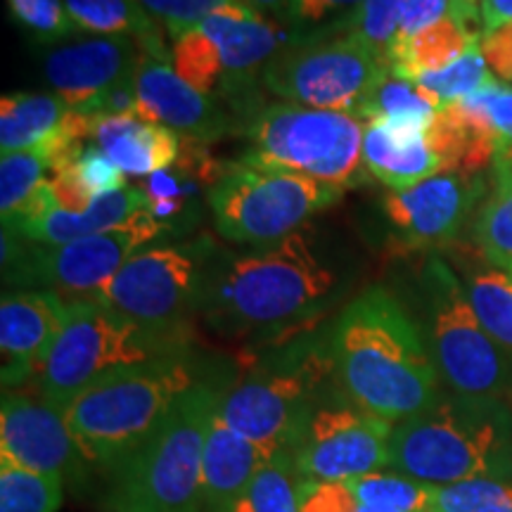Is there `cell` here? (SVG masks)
<instances>
[{
  "instance_id": "obj_1",
  "label": "cell",
  "mask_w": 512,
  "mask_h": 512,
  "mask_svg": "<svg viewBox=\"0 0 512 512\" xmlns=\"http://www.w3.org/2000/svg\"><path fill=\"white\" fill-rule=\"evenodd\" d=\"M339 275L313 230L249 254L221 252L204 280L200 316L226 337H283L318 325L335 302Z\"/></svg>"
},
{
  "instance_id": "obj_2",
  "label": "cell",
  "mask_w": 512,
  "mask_h": 512,
  "mask_svg": "<svg viewBox=\"0 0 512 512\" xmlns=\"http://www.w3.org/2000/svg\"><path fill=\"white\" fill-rule=\"evenodd\" d=\"M335 377L356 406L403 422L441 399V380L418 323L392 292L368 287L330 328Z\"/></svg>"
},
{
  "instance_id": "obj_3",
  "label": "cell",
  "mask_w": 512,
  "mask_h": 512,
  "mask_svg": "<svg viewBox=\"0 0 512 512\" xmlns=\"http://www.w3.org/2000/svg\"><path fill=\"white\" fill-rule=\"evenodd\" d=\"M330 328L313 325L254 356L221 389L219 418L271 456L292 453L313 403L337 380Z\"/></svg>"
},
{
  "instance_id": "obj_4",
  "label": "cell",
  "mask_w": 512,
  "mask_h": 512,
  "mask_svg": "<svg viewBox=\"0 0 512 512\" xmlns=\"http://www.w3.org/2000/svg\"><path fill=\"white\" fill-rule=\"evenodd\" d=\"M204 377L190 351H183L112 370L83 389L62 413L93 475L105 479L131 458Z\"/></svg>"
},
{
  "instance_id": "obj_5",
  "label": "cell",
  "mask_w": 512,
  "mask_h": 512,
  "mask_svg": "<svg viewBox=\"0 0 512 512\" xmlns=\"http://www.w3.org/2000/svg\"><path fill=\"white\" fill-rule=\"evenodd\" d=\"M389 470L434 486L465 479H512L508 401L441 394L432 408L396 422Z\"/></svg>"
},
{
  "instance_id": "obj_6",
  "label": "cell",
  "mask_w": 512,
  "mask_h": 512,
  "mask_svg": "<svg viewBox=\"0 0 512 512\" xmlns=\"http://www.w3.org/2000/svg\"><path fill=\"white\" fill-rule=\"evenodd\" d=\"M219 382L190 387L162 427L102 479L100 512H200L202 458L221 399Z\"/></svg>"
},
{
  "instance_id": "obj_7",
  "label": "cell",
  "mask_w": 512,
  "mask_h": 512,
  "mask_svg": "<svg viewBox=\"0 0 512 512\" xmlns=\"http://www.w3.org/2000/svg\"><path fill=\"white\" fill-rule=\"evenodd\" d=\"M418 323L441 384L453 394L512 396V354L479 323L451 266L430 259L418 275Z\"/></svg>"
},
{
  "instance_id": "obj_8",
  "label": "cell",
  "mask_w": 512,
  "mask_h": 512,
  "mask_svg": "<svg viewBox=\"0 0 512 512\" xmlns=\"http://www.w3.org/2000/svg\"><path fill=\"white\" fill-rule=\"evenodd\" d=\"M363 131L356 114L268 105L247 124L249 150L240 162L347 190L366 181Z\"/></svg>"
},
{
  "instance_id": "obj_9",
  "label": "cell",
  "mask_w": 512,
  "mask_h": 512,
  "mask_svg": "<svg viewBox=\"0 0 512 512\" xmlns=\"http://www.w3.org/2000/svg\"><path fill=\"white\" fill-rule=\"evenodd\" d=\"M183 351H190L188 344L155 335L98 302H72L67 323L36 377L38 396L64 411L112 370Z\"/></svg>"
},
{
  "instance_id": "obj_10",
  "label": "cell",
  "mask_w": 512,
  "mask_h": 512,
  "mask_svg": "<svg viewBox=\"0 0 512 512\" xmlns=\"http://www.w3.org/2000/svg\"><path fill=\"white\" fill-rule=\"evenodd\" d=\"M150 209H140L121 226L67 242L24 247L17 235L3 230V275L12 285L50 290L64 302H98L107 285L140 247L166 233Z\"/></svg>"
},
{
  "instance_id": "obj_11",
  "label": "cell",
  "mask_w": 512,
  "mask_h": 512,
  "mask_svg": "<svg viewBox=\"0 0 512 512\" xmlns=\"http://www.w3.org/2000/svg\"><path fill=\"white\" fill-rule=\"evenodd\" d=\"M219 247L207 238L138 252L114 275L98 304L174 342L190 344L207 271Z\"/></svg>"
},
{
  "instance_id": "obj_12",
  "label": "cell",
  "mask_w": 512,
  "mask_h": 512,
  "mask_svg": "<svg viewBox=\"0 0 512 512\" xmlns=\"http://www.w3.org/2000/svg\"><path fill=\"white\" fill-rule=\"evenodd\" d=\"M342 190L290 174L238 162L209 188L216 230L235 245L271 247L306 228L311 216L328 209Z\"/></svg>"
},
{
  "instance_id": "obj_13",
  "label": "cell",
  "mask_w": 512,
  "mask_h": 512,
  "mask_svg": "<svg viewBox=\"0 0 512 512\" xmlns=\"http://www.w3.org/2000/svg\"><path fill=\"white\" fill-rule=\"evenodd\" d=\"M392 74L354 34L294 43L264 69V86L278 98L313 110L358 114Z\"/></svg>"
},
{
  "instance_id": "obj_14",
  "label": "cell",
  "mask_w": 512,
  "mask_h": 512,
  "mask_svg": "<svg viewBox=\"0 0 512 512\" xmlns=\"http://www.w3.org/2000/svg\"><path fill=\"white\" fill-rule=\"evenodd\" d=\"M392 432V422L356 406L335 380L313 403L299 432L294 465L313 482H351L389 470Z\"/></svg>"
},
{
  "instance_id": "obj_15",
  "label": "cell",
  "mask_w": 512,
  "mask_h": 512,
  "mask_svg": "<svg viewBox=\"0 0 512 512\" xmlns=\"http://www.w3.org/2000/svg\"><path fill=\"white\" fill-rule=\"evenodd\" d=\"M143 50L131 36H95L50 50L43 74L72 112L136 114V72Z\"/></svg>"
},
{
  "instance_id": "obj_16",
  "label": "cell",
  "mask_w": 512,
  "mask_h": 512,
  "mask_svg": "<svg viewBox=\"0 0 512 512\" xmlns=\"http://www.w3.org/2000/svg\"><path fill=\"white\" fill-rule=\"evenodd\" d=\"M0 460L24 470L60 477L67 486L95 477L69 430L64 413L41 396L3 392L0 403Z\"/></svg>"
},
{
  "instance_id": "obj_17",
  "label": "cell",
  "mask_w": 512,
  "mask_h": 512,
  "mask_svg": "<svg viewBox=\"0 0 512 512\" xmlns=\"http://www.w3.org/2000/svg\"><path fill=\"white\" fill-rule=\"evenodd\" d=\"M482 195L484 176L444 171L408 190L389 192L382 209L394 240L406 249H430L456 240Z\"/></svg>"
},
{
  "instance_id": "obj_18",
  "label": "cell",
  "mask_w": 512,
  "mask_h": 512,
  "mask_svg": "<svg viewBox=\"0 0 512 512\" xmlns=\"http://www.w3.org/2000/svg\"><path fill=\"white\" fill-rule=\"evenodd\" d=\"M69 316V302L50 290L5 294L0 302L3 392L36 380Z\"/></svg>"
},
{
  "instance_id": "obj_19",
  "label": "cell",
  "mask_w": 512,
  "mask_h": 512,
  "mask_svg": "<svg viewBox=\"0 0 512 512\" xmlns=\"http://www.w3.org/2000/svg\"><path fill=\"white\" fill-rule=\"evenodd\" d=\"M136 117L166 126L197 143L216 140L233 128V121L211 95L185 83L169 62L145 57L136 72Z\"/></svg>"
},
{
  "instance_id": "obj_20",
  "label": "cell",
  "mask_w": 512,
  "mask_h": 512,
  "mask_svg": "<svg viewBox=\"0 0 512 512\" xmlns=\"http://www.w3.org/2000/svg\"><path fill=\"white\" fill-rule=\"evenodd\" d=\"M197 29L219 48L230 95L238 93L240 83L252 81L261 67L266 69L273 57L283 53V36L275 24L242 3L214 10Z\"/></svg>"
},
{
  "instance_id": "obj_21",
  "label": "cell",
  "mask_w": 512,
  "mask_h": 512,
  "mask_svg": "<svg viewBox=\"0 0 512 512\" xmlns=\"http://www.w3.org/2000/svg\"><path fill=\"white\" fill-rule=\"evenodd\" d=\"M268 458L271 453L230 430L216 413L204 444L200 512L226 510L247 489Z\"/></svg>"
},
{
  "instance_id": "obj_22",
  "label": "cell",
  "mask_w": 512,
  "mask_h": 512,
  "mask_svg": "<svg viewBox=\"0 0 512 512\" xmlns=\"http://www.w3.org/2000/svg\"><path fill=\"white\" fill-rule=\"evenodd\" d=\"M93 145L126 176H150L169 169L181 157L176 131L150 124L136 114H105L95 121Z\"/></svg>"
},
{
  "instance_id": "obj_23",
  "label": "cell",
  "mask_w": 512,
  "mask_h": 512,
  "mask_svg": "<svg viewBox=\"0 0 512 512\" xmlns=\"http://www.w3.org/2000/svg\"><path fill=\"white\" fill-rule=\"evenodd\" d=\"M140 209H147L145 190L126 185L121 190L105 192V195L95 197L91 207L86 211H79V214L76 211H64L55 204L46 214L24 223L12 235L46 247L67 245V242L91 238V235L117 228L131 219L133 214H138Z\"/></svg>"
},
{
  "instance_id": "obj_24",
  "label": "cell",
  "mask_w": 512,
  "mask_h": 512,
  "mask_svg": "<svg viewBox=\"0 0 512 512\" xmlns=\"http://www.w3.org/2000/svg\"><path fill=\"white\" fill-rule=\"evenodd\" d=\"M363 131V164L392 192L413 188L441 174V159L430 136L399 138L380 121H366Z\"/></svg>"
},
{
  "instance_id": "obj_25",
  "label": "cell",
  "mask_w": 512,
  "mask_h": 512,
  "mask_svg": "<svg viewBox=\"0 0 512 512\" xmlns=\"http://www.w3.org/2000/svg\"><path fill=\"white\" fill-rule=\"evenodd\" d=\"M76 31L95 36H131L145 57L169 62L162 27L140 8L136 0H62Z\"/></svg>"
},
{
  "instance_id": "obj_26",
  "label": "cell",
  "mask_w": 512,
  "mask_h": 512,
  "mask_svg": "<svg viewBox=\"0 0 512 512\" xmlns=\"http://www.w3.org/2000/svg\"><path fill=\"white\" fill-rule=\"evenodd\" d=\"M439 107V100L422 91L415 81L389 74L370 93L366 105L358 110L356 117L363 124L373 119L380 121L387 131H392L399 138H422L430 136Z\"/></svg>"
},
{
  "instance_id": "obj_27",
  "label": "cell",
  "mask_w": 512,
  "mask_h": 512,
  "mask_svg": "<svg viewBox=\"0 0 512 512\" xmlns=\"http://www.w3.org/2000/svg\"><path fill=\"white\" fill-rule=\"evenodd\" d=\"M69 107L60 95L10 93L0 102V150L24 152L48 145L62 131Z\"/></svg>"
},
{
  "instance_id": "obj_28",
  "label": "cell",
  "mask_w": 512,
  "mask_h": 512,
  "mask_svg": "<svg viewBox=\"0 0 512 512\" xmlns=\"http://www.w3.org/2000/svg\"><path fill=\"white\" fill-rule=\"evenodd\" d=\"M479 38L482 34H475L453 17H446L422 34L396 43L389 55V69H392V76L415 81L422 74L439 72L456 62Z\"/></svg>"
},
{
  "instance_id": "obj_29",
  "label": "cell",
  "mask_w": 512,
  "mask_h": 512,
  "mask_svg": "<svg viewBox=\"0 0 512 512\" xmlns=\"http://www.w3.org/2000/svg\"><path fill=\"white\" fill-rule=\"evenodd\" d=\"M302 482L292 453H275L223 512H299Z\"/></svg>"
},
{
  "instance_id": "obj_30",
  "label": "cell",
  "mask_w": 512,
  "mask_h": 512,
  "mask_svg": "<svg viewBox=\"0 0 512 512\" xmlns=\"http://www.w3.org/2000/svg\"><path fill=\"white\" fill-rule=\"evenodd\" d=\"M50 150L46 145L24 152H8L0 159V211L3 228L15 226L19 216L29 209L34 197L48 183Z\"/></svg>"
},
{
  "instance_id": "obj_31",
  "label": "cell",
  "mask_w": 512,
  "mask_h": 512,
  "mask_svg": "<svg viewBox=\"0 0 512 512\" xmlns=\"http://www.w3.org/2000/svg\"><path fill=\"white\" fill-rule=\"evenodd\" d=\"M363 508L373 512H432L437 486L401 475L396 470H380L373 475L344 482Z\"/></svg>"
},
{
  "instance_id": "obj_32",
  "label": "cell",
  "mask_w": 512,
  "mask_h": 512,
  "mask_svg": "<svg viewBox=\"0 0 512 512\" xmlns=\"http://www.w3.org/2000/svg\"><path fill=\"white\" fill-rule=\"evenodd\" d=\"M465 292L484 330L512 354V273L477 268L467 275Z\"/></svg>"
},
{
  "instance_id": "obj_33",
  "label": "cell",
  "mask_w": 512,
  "mask_h": 512,
  "mask_svg": "<svg viewBox=\"0 0 512 512\" xmlns=\"http://www.w3.org/2000/svg\"><path fill=\"white\" fill-rule=\"evenodd\" d=\"M67 484L55 475L0 460V512H57Z\"/></svg>"
},
{
  "instance_id": "obj_34",
  "label": "cell",
  "mask_w": 512,
  "mask_h": 512,
  "mask_svg": "<svg viewBox=\"0 0 512 512\" xmlns=\"http://www.w3.org/2000/svg\"><path fill=\"white\" fill-rule=\"evenodd\" d=\"M475 240L491 266L512 273V174L496 171L494 192L475 226Z\"/></svg>"
},
{
  "instance_id": "obj_35",
  "label": "cell",
  "mask_w": 512,
  "mask_h": 512,
  "mask_svg": "<svg viewBox=\"0 0 512 512\" xmlns=\"http://www.w3.org/2000/svg\"><path fill=\"white\" fill-rule=\"evenodd\" d=\"M496 76L491 74L489 64L484 60L482 53V38L477 43H472L465 50L463 57H458L456 62L448 64V67L439 69V72L422 74L415 79V83L439 100V105H448V102H458L467 98V95L477 93L479 88L494 83Z\"/></svg>"
},
{
  "instance_id": "obj_36",
  "label": "cell",
  "mask_w": 512,
  "mask_h": 512,
  "mask_svg": "<svg viewBox=\"0 0 512 512\" xmlns=\"http://www.w3.org/2000/svg\"><path fill=\"white\" fill-rule=\"evenodd\" d=\"M171 60H174L176 74L204 95L216 93V88H221L226 81L219 48L200 29H192L174 41Z\"/></svg>"
},
{
  "instance_id": "obj_37",
  "label": "cell",
  "mask_w": 512,
  "mask_h": 512,
  "mask_svg": "<svg viewBox=\"0 0 512 512\" xmlns=\"http://www.w3.org/2000/svg\"><path fill=\"white\" fill-rule=\"evenodd\" d=\"M432 512H512V479H465L437 486Z\"/></svg>"
},
{
  "instance_id": "obj_38",
  "label": "cell",
  "mask_w": 512,
  "mask_h": 512,
  "mask_svg": "<svg viewBox=\"0 0 512 512\" xmlns=\"http://www.w3.org/2000/svg\"><path fill=\"white\" fill-rule=\"evenodd\" d=\"M406 0H363L356 15L349 19L347 34H354L389 67V55L399 38V27Z\"/></svg>"
},
{
  "instance_id": "obj_39",
  "label": "cell",
  "mask_w": 512,
  "mask_h": 512,
  "mask_svg": "<svg viewBox=\"0 0 512 512\" xmlns=\"http://www.w3.org/2000/svg\"><path fill=\"white\" fill-rule=\"evenodd\" d=\"M10 17L36 41L53 43L76 34L62 0H8Z\"/></svg>"
},
{
  "instance_id": "obj_40",
  "label": "cell",
  "mask_w": 512,
  "mask_h": 512,
  "mask_svg": "<svg viewBox=\"0 0 512 512\" xmlns=\"http://www.w3.org/2000/svg\"><path fill=\"white\" fill-rule=\"evenodd\" d=\"M174 41L197 29L211 12L240 0H136Z\"/></svg>"
},
{
  "instance_id": "obj_41",
  "label": "cell",
  "mask_w": 512,
  "mask_h": 512,
  "mask_svg": "<svg viewBox=\"0 0 512 512\" xmlns=\"http://www.w3.org/2000/svg\"><path fill=\"white\" fill-rule=\"evenodd\" d=\"M76 174H79L91 200L105 195V192L126 188V174L105 157V152L98 145H88L81 152L79 159H76Z\"/></svg>"
},
{
  "instance_id": "obj_42",
  "label": "cell",
  "mask_w": 512,
  "mask_h": 512,
  "mask_svg": "<svg viewBox=\"0 0 512 512\" xmlns=\"http://www.w3.org/2000/svg\"><path fill=\"white\" fill-rule=\"evenodd\" d=\"M361 503L344 482L304 479L299 491V512H358Z\"/></svg>"
},
{
  "instance_id": "obj_43",
  "label": "cell",
  "mask_w": 512,
  "mask_h": 512,
  "mask_svg": "<svg viewBox=\"0 0 512 512\" xmlns=\"http://www.w3.org/2000/svg\"><path fill=\"white\" fill-rule=\"evenodd\" d=\"M361 5L363 0H290V17L299 24H323L342 17V27L347 29Z\"/></svg>"
},
{
  "instance_id": "obj_44",
  "label": "cell",
  "mask_w": 512,
  "mask_h": 512,
  "mask_svg": "<svg viewBox=\"0 0 512 512\" xmlns=\"http://www.w3.org/2000/svg\"><path fill=\"white\" fill-rule=\"evenodd\" d=\"M446 17H451V0H406L396 43L422 34Z\"/></svg>"
},
{
  "instance_id": "obj_45",
  "label": "cell",
  "mask_w": 512,
  "mask_h": 512,
  "mask_svg": "<svg viewBox=\"0 0 512 512\" xmlns=\"http://www.w3.org/2000/svg\"><path fill=\"white\" fill-rule=\"evenodd\" d=\"M482 53L491 74L512 86V22L482 36Z\"/></svg>"
},
{
  "instance_id": "obj_46",
  "label": "cell",
  "mask_w": 512,
  "mask_h": 512,
  "mask_svg": "<svg viewBox=\"0 0 512 512\" xmlns=\"http://www.w3.org/2000/svg\"><path fill=\"white\" fill-rule=\"evenodd\" d=\"M482 36L512 22V0H482Z\"/></svg>"
},
{
  "instance_id": "obj_47",
  "label": "cell",
  "mask_w": 512,
  "mask_h": 512,
  "mask_svg": "<svg viewBox=\"0 0 512 512\" xmlns=\"http://www.w3.org/2000/svg\"><path fill=\"white\" fill-rule=\"evenodd\" d=\"M479 5H482V0H451V17L456 19L458 24H463L465 29L475 31L472 27H475L477 22L482 24ZM475 34H479V31H475Z\"/></svg>"
},
{
  "instance_id": "obj_48",
  "label": "cell",
  "mask_w": 512,
  "mask_h": 512,
  "mask_svg": "<svg viewBox=\"0 0 512 512\" xmlns=\"http://www.w3.org/2000/svg\"><path fill=\"white\" fill-rule=\"evenodd\" d=\"M261 17H290V0H240Z\"/></svg>"
},
{
  "instance_id": "obj_49",
  "label": "cell",
  "mask_w": 512,
  "mask_h": 512,
  "mask_svg": "<svg viewBox=\"0 0 512 512\" xmlns=\"http://www.w3.org/2000/svg\"><path fill=\"white\" fill-rule=\"evenodd\" d=\"M358 512H373V510H368V508H363V505H361V510H358Z\"/></svg>"
}]
</instances>
